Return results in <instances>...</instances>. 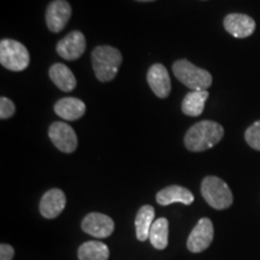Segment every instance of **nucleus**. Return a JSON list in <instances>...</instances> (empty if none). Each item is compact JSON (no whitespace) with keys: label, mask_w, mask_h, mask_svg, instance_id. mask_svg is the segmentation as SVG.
<instances>
[{"label":"nucleus","mask_w":260,"mask_h":260,"mask_svg":"<svg viewBox=\"0 0 260 260\" xmlns=\"http://www.w3.org/2000/svg\"><path fill=\"white\" fill-rule=\"evenodd\" d=\"M223 126L213 121H201L190 126L184 136V146L188 151L204 152L212 148L222 140Z\"/></svg>","instance_id":"1"},{"label":"nucleus","mask_w":260,"mask_h":260,"mask_svg":"<svg viewBox=\"0 0 260 260\" xmlns=\"http://www.w3.org/2000/svg\"><path fill=\"white\" fill-rule=\"evenodd\" d=\"M122 64V54L111 46H98L92 52V65L96 79L100 82H109L118 74Z\"/></svg>","instance_id":"2"},{"label":"nucleus","mask_w":260,"mask_h":260,"mask_svg":"<svg viewBox=\"0 0 260 260\" xmlns=\"http://www.w3.org/2000/svg\"><path fill=\"white\" fill-rule=\"evenodd\" d=\"M172 73L181 83L191 90H207L212 84V76L209 71L198 68L187 59L175 61Z\"/></svg>","instance_id":"3"},{"label":"nucleus","mask_w":260,"mask_h":260,"mask_svg":"<svg viewBox=\"0 0 260 260\" xmlns=\"http://www.w3.org/2000/svg\"><path fill=\"white\" fill-rule=\"evenodd\" d=\"M201 195L216 210H225L232 206L234 198L230 188L223 180L216 176H207L201 183Z\"/></svg>","instance_id":"4"},{"label":"nucleus","mask_w":260,"mask_h":260,"mask_svg":"<svg viewBox=\"0 0 260 260\" xmlns=\"http://www.w3.org/2000/svg\"><path fill=\"white\" fill-rule=\"evenodd\" d=\"M30 63V56L21 42L11 40V39H3L0 42V64L10 71H23Z\"/></svg>","instance_id":"5"},{"label":"nucleus","mask_w":260,"mask_h":260,"mask_svg":"<svg viewBox=\"0 0 260 260\" xmlns=\"http://www.w3.org/2000/svg\"><path fill=\"white\" fill-rule=\"evenodd\" d=\"M48 136L53 145L64 153H73L77 147L76 133L65 122L52 123L48 129Z\"/></svg>","instance_id":"6"},{"label":"nucleus","mask_w":260,"mask_h":260,"mask_svg":"<svg viewBox=\"0 0 260 260\" xmlns=\"http://www.w3.org/2000/svg\"><path fill=\"white\" fill-rule=\"evenodd\" d=\"M213 224L209 218H201L191 230L187 240V247L191 253H200L207 249L213 240Z\"/></svg>","instance_id":"7"},{"label":"nucleus","mask_w":260,"mask_h":260,"mask_svg":"<svg viewBox=\"0 0 260 260\" xmlns=\"http://www.w3.org/2000/svg\"><path fill=\"white\" fill-rule=\"evenodd\" d=\"M115 223L109 216L99 212L87 214L82 220V230L96 239H105L113 233Z\"/></svg>","instance_id":"8"},{"label":"nucleus","mask_w":260,"mask_h":260,"mask_svg":"<svg viewBox=\"0 0 260 260\" xmlns=\"http://www.w3.org/2000/svg\"><path fill=\"white\" fill-rule=\"evenodd\" d=\"M57 53L67 60H75L80 58L86 51V39L79 30L69 32L57 44Z\"/></svg>","instance_id":"9"},{"label":"nucleus","mask_w":260,"mask_h":260,"mask_svg":"<svg viewBox=\"0 0 260 260\" xmlns=\"http://www.w3.org/2000/svg\"><path fill=\"white\" fill-rule=\"evenodd\" d=\"M71 17V6L67 0H53L46 10V23L52 32H59Z\"/></svg>","instance_id":"10"},{"label":"nucleus","mask_w":260,"mask_h":260,"mask_svg":"<svg viewBox=\"0 0 260 260\" xmlns=\"http://www.w3.org/2000/svg\"><path fill=\"white\" fill-rule=\"evenodd\" d=\"M224 28L234 38L245 39L255 30L254 19L243 14H229L224 18Z\"/></svg>","instance_id":"11"},{"label":"nucleus","mask_w":260,"mask_h":260,"mask_svg":"<svg viewBox=\"0 0 260 260\" xmlns=\"http://www.w3.org/2000/svg\"><path fill=\"white\" fill-rule=\"evenodd\" d=\"M147 82L158 98H167L171 90V81L167 68L162 64H153L147 73Z\"/></svg>","instance_id":"12"},{"label":"nucleus","mask_w":260,"mask_h":260,"mask_svg":"<svg viewBox=\"0 0 260 260\" xmlns=\"http://www.w3.org/2000/svg\"><path fill=\"white\" fill-rule=\"evenodd\" d=\"M67 198L60 189L53 188L44 194L40 201V213L45 218L53 219L63 212Z\"/></svg>","instance_id":"13"},{"label":"nucleus","mask_w":260,"mask_h":260,"mask_svg":"<svg viewBox=\"0 0 260 260\" xmlns=\"http://www.w3.org/2000/svg\"><path fill=\"white\" fill-rule=\"evenodd\" d=\"M54 112L64 121H76L86 112V105L77 98L67 96L59 99L54 105Z\"/></svg>","instance_id":"14"},{"label":"nucleus","mask_w":260,"mask_h":260,"mask_svg":"<svg viewBox=\"0 0 260 260\" xmlns=\"http://www.w3.org/2000/svg\"><path fill=\"white\" fill-rule=\"evenodd\" d=\"M194 201V195L187 188L181 186H170L157 193V203L161 206H168L174 203L190 205Z\"/></svg>","instance_id":"15"},{"label":"nucleus","mask_w":260,"mask_h":260,"mask_svg":"<svg viewBox=\"0 0 260 260\" xmlns=\"http://www.w3.org/2000/svg\"><path fill=\"white\" fill-rule=\"evenodd\" d=\"M50 79L63 92H71L76 87V79L67 65L56 63L50 68Z\"/></svg>","instance_id":"16"},{"label":"nucleus","mask_w":260,"mask_h":260,"mask_svg":"<svg viewBox=\"0 0 260 260\" xmlns=\"http://www.w3.org/2000/svg\"><path fill=\"white\" fill-rule=\"evenodd\" d=\"M155 211L151 205H145L138 211L135 218V228H136V237L140 241H146L149 239V232L154 223Z\"/></svg>","instance_id":"17"},{"label":"nucleus","mask_w":260,"mask_h":260,"mask_svg":"<svg viewBox=\"0 0 260 260\" xmlns=\"http://www.w3.org/2000/svg\"><path fill=\"white\" fill-rule=\"evenodd\" d=\"M207 99H209L207 90H191L182 102V112L190 117L200 116L204 111Z\"/></svg>","instance_id":"18"},{"label":"nucleus","mask_w":260,"mask_h":260,"mask_svg":"<svg viewBox=\"0 0 260 260\" xmlns=\"http://www.w3.org/2000/svg\"><path fill=\"white\" fill-rule=\"evenodd\" d=\"M109 247L100 241L84 242L79 248V260H107Z\"/></svg>","instance_id":"19"},{"label":"nucleus","mask_w":260,"mask_h":260,"mask_svg":"<svg viewBox=\"0 0 260 260\" xmlns=\"http://www.w3.org/2000/svg\"><path fill=\"white\" fill-rule=\"evenodd\" d=\"M149 241L157 249H165L169 242V220L167 218H158L154 220L149 232Z\"/></svg>","instance_id":"20"},{"label":"nucleus","mask_w":260,"mask_h":260,"mask_svg":"<svg viewBox=\"0 0 260 260\" xmlns=\"http://www.w3.org/2000/svg\"><path fill=\"white\" fill-rule=\"evenodd\" d=\"M245 139L252 148L260 151V121H256L246 130Z\"/></svg>","instance_id":"21"},{"label":"nucleus","mask_w":260,"mask_h":260,"mask_svg":"<svg viewBox=\"0 0 260 260\" xmlns=\"http://www.w3.org/2000/svg\"><path fill=\"white\" fill-rule=\"evenodd\" d=\"M16 106L15 104L9 99V98H0V118L8 119L15 115Z\"/></svg>","instance_id":"22"},{"label":"nucleus","mask_w":260,"mask_h":260,"mask_svg":"<svg viewBox=\"0 0 260 260\" xmlns=\"http://www.w3.org/2000/svg\"><path fill=\"white\" fill-rule=\"evenodd\" d=\"M14 255V247L8 245V243H2V246H0V260H12Z\"/></svg>","instance_id":"23"},{"label":"nucleus","mask_w":260,"mask_h":260,"mask_svg":"<svg viewBox=\"0 0 260 260\" xmlns=\"http://www.w3.org/2000/svg\"><path fill=\"white\" fill-rule=\"evenodd\" d=\"M138 2H153V0H138Z\"/></svg>","instance_id":"24"}]
</instances>
